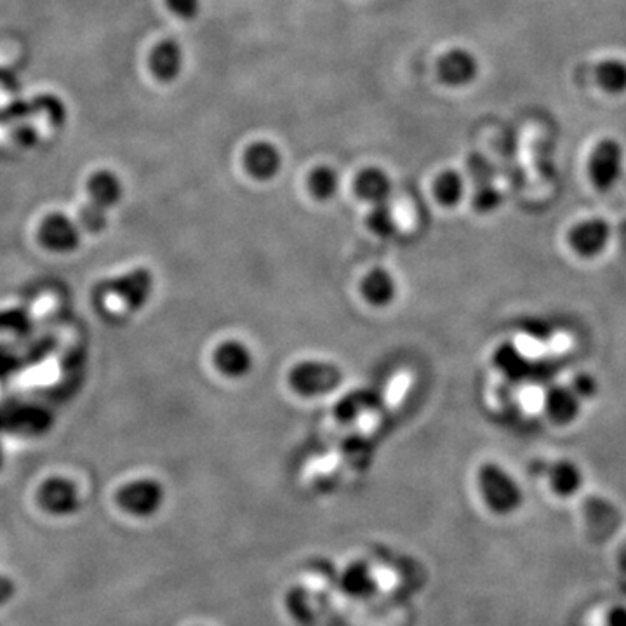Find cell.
Here are the masks:
<instances>
[{
  "label": "cell",
  "instance_id": "5",
  "mask_svg": "<svg viewBox=\"0 0 626 626\" xmlns=\"http://www.w3.org/2000/svg\"><path fill=\"white\" fill-rule=\"evenodd\" d=\"M37 501L44 512L53 517H74L82 508V496L74 480L67 477H49L37 493Z\"/></svg>",
  "mask_w": 626,
  "mask_h": 626
},
{
  "label": "cell",
  "instance_id": "25",
  "mask_svg": "<svg viewBox=\"0 0 626 626\" xmlns=\"http://www.w3.org/2000/svg\"><path fill=\"white\" fill-rule=\"evenodd\" d=\"M501 194L493 187H482L475 194V207L480 213H491L496 207H500Z\"/></svg>",
  "mask_w": 626,
  "mask_h": 626
},
{
  "label": "cell",
  "instance_id": "26",
  "mask_svg": "<svg viewBox=\"0 0 626 626\" xmlns=\"http://www.w3.org/2000/svg\"><path fill=\"white\" fill-rule=\"evenodd\" d=\"M166 6L181 20H194L200 11V0H166Z\"/></svg>",
  "mask_w": 626,
  "mask_h": 626
},
{
  "label": "cell",
  "instance_id": "7",
  "mask_svg": "<svg viewBox=\"0 0 626 626\" xmlns=\"http://www.w3.org/2000/svg\"><path fill=\"white\" fill-rule=\"evenodd\" d=\"M613 239L611 225L604 218H588L567 232V244L583 260H595L606 251Z\"/></svg>",
  "mask_w": 626,
  "mask_h": 626
},
{
  "label": "cell",
  "instance_id": "20",
  "mask_svg": "<svg viewBox=\"0 0 626 626\" xmlns=\"http://www.w3.org/2000/svg\"><path fill=\"white\" fill-rule=\"evenodd\" d=\"M467 183L465 178L456 171H444L437 176L433 183V194L442 206L456 207L461 200L465 199Z\"/></svg>",
  "mask_w": 626,
  "mask_h": 626
},
{
  "label": "cell",
  "instance_id": "29",
  "mask_svg": "<svg viewBox=\"0 0 626 626\" xmlns=\"http://www.w3.org/2000/svg\"><path fill=\"white\" fill-rule=\"evenodd\" d=\"M2 465H4V449L0 446V470H2Z\"/></svg>",
  "mask_w": 626,
  "mask_h": 626
},
{
  "label": "cell",
  "instance_id": "15",
  "mask_svg": "<svg viewBox=\"0 0 626 626\" xmlns=\"http://www.w3.org/2000/svg\"><path fill=\"white\" fill-rule=\"evenodd\" d=\"M360 294L362 298L376 308H385L392 305L397 294H399V286L397 280L385 268H374L360 282Z\"/></svg>",
  "mask_w": 626,
  "mask_h": 626
},
{
  "label": "cell",
  "instance_id": "19",
  "mask_svg": "<svg viewBox=\"0 0 626 626\" xmlns=\"http://www.w3.org/2000/svg\"><path fill=\"white\" fill-rule=\"evenodd\" d=\"M595 82L606 94H626V61L621 58H606L595 67Z\"/></svg>",
  "mask_w": 626,
  "mask_h": 626
},
{
  "label": "cell",
  "instance_id": "24",
  "mask_svg": "<svg viewBox=\"0 0 626 626\" xmlns=\"http://www.w3.org/2000/svg\"><path fill=\"white\" fill-rule=\"evenodd\" d=\"M569 387L573 388V392L580 397L581 400H590L599 393V381L593 378L592 374L581 373L574 376Z\"/></svg>",
  "mask_w": 626,
  "mask_h": 626
},
{
  "label": "cell",
  "instance_id": "4",
  "mask_svg": "<svg viewBox=\"0 0 626 626\" xmlns=\"http://www.w3.org/2000/svg\"><path fill=\"white\" fill-rule=\"evenodd\" d=\"M625 150L620 141L604 138L588 157V180L597 192H611L623 176Z\"/></svg>",
  "mask_w": 626,
  "mask_h": 626
},
{
  "label": "cell",
  "instance_id": "8",
  "mask_svg": "<svg viewBox=\"0 0 626 626\" xmlns=\"http://www.w3.org/2000/svg\"><path fill=\"white\" fill-rule=\"evenodd\" d=\"M155 280L148 268H134L108 282V293L119 298L131 312H140L154 294Z\"/></svg>",
  "mask_w": 626,
  "mask_h": 626
},
{
  "label": "cell",
  "instance_id": "11",
  "mask_svg": "<svg viewBox=\"0 0 626 626\" xmlns=\"http://www.w3.org/2000/svg\"><path fill=\"white\" fill-rule=\"evenodd\" d=\"M437 70L447 86H468L479 75V61L467 49H451L440 58Z\"/></svg>",
  "mask_w": 626,
  "mask_h": 626
},
{
  "label": "cell",
  "instance_id": "3",
  "mask_svg": "<svg viewBox=\"0 0 626 626\" xmlns=\"http://www.w3.org/2000/svg\"><path fill=\"white\" fill-rule=\"evenodd\" d=\"M117 505L136 519H150L166 505V487L152 477L129 480L117 493Z\"/></svg>",
  "mask_w": 626,
  "mask_h": 626
},
{
  "label": "cell",
  "instance_id": "6",
  "mask_svg": "<svg viewBox=\"0 0 626 626\" xmlns=\"http://www.w3.org/2000/svg\"><path fill=\"white\" fill-rule=\"evenodd\" d=\"M37 237L40 246L47 251L70 254L77 251L82 244V228L79 221L72 220L65 213H51L40 221Z\"/></svg>",
  "mask_w": 626,
  "mask_h": 626
},
{
  "label": "cell",
  "instance_id": "13",
  "mask_svg": "<svg viewBox=\"0 0 626 626\" xmlns=\"http://www.w3.org/2000/svg\"><path fill=\"white\" fill-rule=\"evenodd\" d=\"M583 400L573 392L569 385H559L548 390L545 395V413L548 420L557 427H569L580 418Z\"/></svg>",
  "mask_w": 626,
  "mask_h": 626
},
{
  "label": "cell",
  "instance_id": "18",
  "mask_svg": "<svg viewBox=\"0 0 626 626\" xmlns=\"http://www.w3.org/2000/svg\"><path fill=\"white\" fill-rule=\"evenodd\" d=\"M353 188L359 199L366 200L373 206H380V204H387L392 195V180L388 178L385 171L369 167L357 174Z\"/></svg>",
  "mask_w": 626,
  "mask_h": 626
},
{
  "label": "cell",
  "instance_id": "1",
  "mask_svg": "<svg viewBox=\"0 0 626 626\" xmlns=\"http://www.w3.org/2000/svg\"><path fill=\"white\" fill-rule=\"evenodd\" d=\"M477 484L484 505L494 515L510 517L526 503V494L519 480L498 463H484L477 473Z\"/></svg>",
  "mask_w": 626,
  "mask_h": 626
},
{
  "label": "cell",
  "instance_id": "23",
  "mask_svg": "<svg viewBox=\"0 0 626 626\" xmlns=\"http://www.w3.org/2000/svg\"><path fill=\"white\" fill-rule=\"evenodd\" d=\"M79 225L91 234H100L108 225L107 209L96 206L93 202H87L86 206L80 209Z\"/></svg>",
  "mask_w": 626,
  "mask_h": 626
},
{
  "label": "cell",
  "instance_id": "16",
  "mask_svg": "<svg viewBox=\"0 0 626 626\" xmlns=\"http://www.w3.org/2000/svg\"><path fill=\"white\" fill-rule=\"evenodd\" d=\"M87 194H89V202L110 211L115 206H119L120 200L124 197V185L114 171L101 169L89 176Z\"/></svg>",
  "mask_w": 626,
  "mask_h": 626
},
{
  "label": "cell",
  "instance_id": "12",
  "mask_svg": "<svg viewBox=\"0 0 626 626\" xmlns=\"http://www.w3.org/2000/svg\"><path fill=\"white\" fill-rule=\"evenodd\" d=\"M244 167L254 180H274L282 169V155L274 143L256 141L251 147H247L246 154H244Z\"/></svg>",
  "mask_w": 626,
  "mask_h": 626
},
{
  "label": "cell",
  "instance_id": "27",
  "mask_svg": "<svg viewBox=\"0 0 626 626\" xmlns=\"http://www.w3.org/2000/svg\"><path fill=\"white\" fill-rule=\"evenodd\" d=\"M16 597V583L6 574H0V607H6Z\"/></svg>",
  "mask_w": 626,
  "mask_h": 626
},
{
  "label": "cell",
  "instance_id": "14",
  "mask_svg": "<svg viewBox=\"0 0 626 626\" xmlns=\"http://www.w3.org/2000/svg\"><path fill=\"white\" fill-rule=\"evenodd\" d=\"M183 49L174 40H162L150 51L148 65L150 72L160 82H173L183 70Z\"/></svg>",
  "mask_w": 626,
  "mask_h": 626
},
{
  "label": "cell",
  "instance_id": "9",
  "mask_svg": "<svg viewBox=\"0 0 626 626\" xmlns=\"http://www.w3.org/2000/svg\"><path fill=\"white\" fill-rule=\"evenodd\" d=\"M214 366L225 378L240 380L253 371V350L239 340L223 341L213 355Z\"/></svg>",
  "mask_w": 626,
  "mask_h": 626
},
{
  "label": "cell",
  "instance_id": "2",
  "mask_svg": "<svg viewBox=\"0 0 626 626\" xmlns=\"http://www.w3.org/2000/svg\"><path fill=\"white\" fill-rule=\"evenodd\" d=\"M345 380L340 366L327 360H303L289 371L287 383L301 397H324L336 392Z\"/></svg>",
  "mask_w": 626,
  "mask_h": 626
},
{
  "label": "cell",
  "instance_id": "22",
  "mask_svg": "<svg viewBox=\"0 0 626 626\" xmlns=\"http://www.w3.org/2000/svg\"><path fill=\"white\" fill-rule=\"evenodd\" d=\"M367 225L373 234L383 237V239H388L397 232V220H395V214L388 207V204L374 206L373 211L367 216Z\"/></svg>",
  "mask_w": 626,
  "mask_h": 626
},
{
  "label": "cell",
  "instance_id": "17",
  "mask_svg": "<svg viewBox=\"0 0 626 626\" xmlns=\"http://www.w3.org/2000/svg\"><path fill=\"white\" fill-rule=\"evenodd\" d=\"M548 486L559 498H573L580 493L585 484V475L578 463L571 460H559L552 463L547 470Z\"/></svg>",
  "mask_w": 626,
  "mask_h": 626
},
{
  "label": "cell",
  "instance_id": "10",
  "mask_svg": "<svg viewBox=\"0 0 626 626\" xmlns=\"http://www.w3.org/2000/svg\"><path fill=\"white\" fill-rule=\"evenodd\" d=\"M378 585V576L366 560H353L341 571L340 590L348 599L359 602L373 599L378 593Z\"/></svg>",
  "mask_w": 626,
  "mask_h": 626
},
{
  "label": "cell",
  "instance_id": "21",
  "mask_svg": "<svg viewBox=\"0 0 626 626\" xmlns=\"http://www.w3.org/2000/svg\"><path fill=\"white\" fill-rule=\"evenodd\" d=\"M340 187V173L334 167H317V169H313L310 178H308V190H310L313 199L320 200V202L333 200L340 192Z\"/></svg>",
  "mask_w": 626,
  "mask_h": 626
},
{
  "label": "cell",
  "instance_id": "28",
  "mask_svg": "<svg viewBox=\"0 0 626 626\" xmlns=\"http://www.w3.org/2000/svg\"><path fill=\"white\" fill-rule=\"evenodd\" d=\"M607 626H626V607L611 609L607 616Z\"/></svg>",
  "mask_w": 626,
  "mask_h": 626
}]
</instances>
